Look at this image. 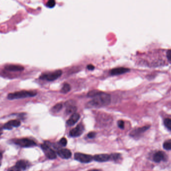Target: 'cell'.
<instances>
[{
	"mask_svg": "<svg viewBox=\"0 0 171 171\" xmlns=\"http://www.w3.org/2000/svg\"><path fill=\"white\" fill-rule=\"evenodd\" d=\"M71 90V86L68 83H65L63 85L62 88L61 89V93L66 94Z\"/></svg>",
	"mask_w": 171,
	"mask_h": 171,
	"instance_id": "cell-18",
	"label": "cell"
},
{
	"mask_svg": "<svg viewBox=\"0 0 171 171\" xmlns=\"http://www.w3.org/2000/svg\"><path fill=\"white\" fill-rule=\"evenodd\" d=\"M49 144L47 142L44 143L42 145L41 148L47 158H49V159H55L57 158V154L50 147Z\"/></svg>",
	"mask_w": 171,
	"mask_h": 171,
	"instance_id": "cell-4",
	"label": "cell"
},
{
	"mask_svg": "<svg viewBox=\"0 0 171 171\" xmlns=\"http://www.w3.org/2000/svg\"><path fill=\"white\" fill-rule=\"evenodd\" d=\"M164 124L166 128L171 131V119L169 118L165 119L164 120Z\"/></svg>",
	"mask_w": 171,
	"mask_h": 171,
	"instance_id": "cell-23",
	"label": "cell"
},
{
	"mask_svg": "<svg viewBox=\"0 0 171 171\" xmlns=\"http://www.w3.org/2000/svg\"><path fill=\"white\" fill-rule=\"evenodd\" d=\"M62 74V71L57 70L52 73L42 75L40 76V79L48 81H53L58 79Z\"/></svg>",
	"mask_w": 171,
	"mask_h": 171,
	"instance_id": "cell-5",
	"label": "cell"
},
{
	"mask_svg": "<svg viewBox=\"0 0 171 171\" xmlns=\"http://www.w3.org/2000/svg\"><path fill=\"white\" fill-rule=\"evenodd\" d=\"M69 103V104L67 105V108L66 110V113L67 114H74L75 112L76 111L77 108L75 106L73 105H71Z\"/></svg>",
	"mask_w": 171,
	"mask_h": 171,
	"instance_id": "cell-16",
	"label": "cell"
},
{
	"mask_svg": "<svg viewBox=\"0 0 171 171\" xmlns=\"http://www.w3.org/2000/svg\"><path fill=\"white\" fill-rule=\"evenodd\" d=\"M111 100V98L110 95L102 92V93L94 97L92 100L89 102L88 106L90 107L94 108L106 106L110 103Z\"/></svg>",
	"mask_w": 171,
	"mask_h": 171,
	"instance_id": "cell-1",
	"label": "cell"
},
{
	"mask_svg": "<svg viewBox=\"0 0 171 171\" xmlns=\"http://www.w3.org/2000/svg\"><path fill=\"white\" fill-rule=\"evenodd\" d=\"M57 154L61 158L65 159H68L72 156V153L70 150L67 149H62L57 152Z\"/></svg>",
	"mask_w": 171,
	"mask_h": 171,
	"instance_id": "cell-10",
	"label": "cell"
},
{
	"mask_svg": "<svg viewBox=\"0 0 171 171\" xmlns=\"http://www.w3.org/2000/svg\"><path fill=\"white\" fill-rule=\"evenodd\" d=\"M2 133H3V130L1 128V129H0V136L2 135Z\"/></svg>",
	"mask_w": 171,
	"mask_h": 171,
	"instance_id": "cell-33",
	"label": "cell"
},
{
	"mask_svg": "<svg viewBox=\"0 0 171 171\" xmlns=\"http://www.w3.org/2000/svg\"><path fill=\"white\" fill-rule=\"evenodd\" d=\"M75 159L82 163H88L93 160V157L90 155L76 153L75 154Z\"/></svg>",
	"mask_w": 171,
	"mask_h": 171,
	"instance_id": "cell-6",
	"label": "cell"
},
{
	"mask_svg": "<svg viewBox=\"0 0 171 171\" xmlns=\"http://www.w3.org/2000/svg\"><path fill=\"white\" fill-rule=\"evenodd\" d=\"M63 108V104L61 103H60L57 104H56L52 109V111L54 112H58L61 110L62 108Z\"/></svg>",
	"mask_w": 171,
	"mask_h": 171,
	"instance_id": "cell-22",
	"label": "cell"
},
{
	"mask_svg": "<svg viewBox=\"0 0 171 171\" xmlns=\"http://www.w3.org/2000/svg\"><path fill=\"white\" fill-rule=\"evenodd\" d=\"M110 160L117 162L118 160H119L121 158V155L119 153H113V154H111L110 155Z\"/></svg>",
	"mask_w": 171,
	"mask_h": 171,
	"instance_id": "cell-19",
	"label": "cell"
},
{
	"mask_svg": "<svg viewBox=\"0 0 171 171\" xmlns=\"http://www.w3.org/2000/svg\"><path fill=\"white\" fill-rule=\"evenodd\" d=\"M167 156L165 153L162 151H158L154 154L153 160L156 163H160L161 161H166L167 160Z\"/></svg>",
	"mask_w": 171,
	"mask_h": 171,
	"instance_id": "cell-8",
	"label": "cell"
},
{
	"mask_svg": "<svg viewBox=\"0 0 171 171\" xmlns=\"http://www.w3.org/2000/svg\"><path fill=\"white\" fill-rule=\"evenodd\" d=\"M163 147L165 150H171V140L165 141L163 144Z\"/></svg>",
	"mask_w": 171,
	"mask_h": 171,
	"instance_id": "cell-21",
	"label": "cell"
},
{
	"mask_svg": "<svg viewBox=\"0 0 171 171\" xmlns=\"http://www.w3.org/2000/svg\"><path fill=\"white\" fill-rule=\"evenodd\" d=\"M80 115L77 113L72 114L70 118L67 122V124L68 126H72L74 125L80 119Z\"/></svg>",
	"mask_w": 171,
	"mask_h": 171,
	"instance_id": "cell-15",
	"label": "cell"
},
{
	"mask_svg": "<svg viewBox=\"0 0 171 171\" xmlns=\"http://www.w3.org/2000/svg\"><path fill=\"white\" fill-rule=\"evenodd\" d=\"M21 125V122L18 120H13L7 122L3 126V129L5 130H12L13 128H17Z\"/></svg>",
	"mask_w": 171,
	"mask_h": 171,
	"instance_id": "cell-9",
	"label": "cell"
},
{
	"mask_svg": "<svg viewBox=\"0 0 171 171\" xmlns=\"http://www.w3.org/2000/svg\"><path fill=\"white\" fill-rule=\"evenodd\" d=\"M8 171H21V169L18 167L17 166H15L11 168Z\"/></svg>",
	"mask_w": 171,
	"mask_h": 171,
	"instance_id": "cell-28",
	"label": "cell"
},
{
	"mask_svg": "<svg viewBox=\"0 0 171 171\" xmlns=\"http://www.w3.org/2000/svg\"><path fill=\"white\" fill-rule=\"evenodd\" d=\"M167 56L168 59V60L171 62V50H169L167 52Z\"/></svg>",
	"mask_w": 171,
	"mask_h": 171,
	"instance_id": "cell-29",
	"label": "cell"
},
{
	"mask_svg": "<svg viewBox=\"0 0 171 171\" xmlns=\"http://www.w3.org/2000/svg\"><path fill=\"white\" fill-rule=\"evenodd\" d=\"M130 71V69L128 68L119 67V68H115L111 71V74L112 75H119L123 74L124 73H127Z\"/></svg>",
	"mask_w": 171,
	"mask_h": 171,
	"instance_id": "cell-14",
	"label": "cell"
},
{
	"mask_svg": "<svg viewBox=\"0 0 171 171\" xmlns=\"http://www.w3.org/2000/svg\"><path fill=\"white\" fill-rule=\"evenodd\" d=\"M56 5L55 0H49L46 4V6L48 8H53Z\"/></svg>",
	"mask_w": 171,
	"mask_h": 171,
	"instance_id": "cell-24",
	"label": "cell"
},
{
	"mask_svg": "<svg viewBox=\"0 0 171 171\" xmlns=\"http://www.w3.org/2000/svg\"><path fill=\"white\" fill-rule=\"evenodd\" d=\"M101 93H102V92L99 91H92L90 92L88 94V97L94 98V97H96L97 96L99 95Z\"/></svg>",
	"mask_w": 171,
	"mask_h": 171,
	"instance_id": "cell-20",
	"label": "cell"
},
{
	"mask_svg": "<svg viewBox=\"0 0 171 171\" xmlns=\"http://www.w3.org/2000/svg\"><path fill=\"white\" fill-rule=\"evenodd\" d=\"M87 68L89 70H93L95 69V67L93 65H88Z\"/></svg>",
	"mask_w": 171,
	"mask_h": 171,
	"instance_id": "cell-30",
	"label": "cell"
},
{
	"mask_svg": "<svg viewBox=\"0 0 171 171\" xmlns=\"http://www.w3.org/2000/svg\"><path fill=\"white\" fill-rule=\"evenodd\" d=\"M16 166L21 170H25L27 167V163L24 160H20L17 162Z\"/></svg>",
	"mask_w": 171,
	"mask_h": 171,
	"instance_id": "cell-17",
	"label": "cell"
},
{
	"mask_svg": "<svg viewBox=\"0 0 171 171\" xmlns=\"http://www.w3.org/2000/svg\"><path fill=\"white\" fill-rule=\"evenodd\" d=\"M0 166H1V163H0Z\"/></svg>",
	"mask_w": 171,
	"mask_h": 171,
	"instance_id": "cell-34",
	"label": "cell"
},
{
	"mask_svg": "<svg viewBox=\"0 0 171 171\" xmlns=\"http://www.w3.org/2000/svg\"><path fill=\"white\" fill-rule=\"evenodd\" d=\"M3 158V155H2V152L0 150V161Z\"/></svg>",
	"mask_w": 171,
	"mask_h": 171,
	"instance_id": "cell-31",
	"label": "cell"
},
{
	"mask_svg": "<svg viewBox=\"0 0 171 171\" xmlns=\"http://www.w3.org/2000/svg\"><path fill=\"white\" fill-rule=\"evenodd\" d=\"M59 143L63 147H65L67 146V140L66 138H62L59 141Z\"/></svg>",
	"mask_w": 171,
	"mask_h": 171,
	"instance_id": "cell-25",
	"label": "cell"
},
{
	"mask_svg": "<svg viewBox=\"0 0 171 171\" xmlns=\"http://www.w3.org/2000/svg\"><path fill=\"white\" fill-rule=\"evenodd\" d=\"M88 171H102L101 170H99V169H92V170H89Z\"/></svg>",
	"mask_w": 171,
	"mask_h": 171,
	"instance_id": "cell-32",
	"label": "cell"
},
{
	"mask_svg": "<svg viewBox=\"0 0 171 171\" xmlns=\"http://www.w3.org/2000/svg\"><path fill=\"white\" fill-rule=\"evenodd\" d=\"M37 95V92L31 91H21L14 93H10L7 96V98L10 100L26 98L28 97H34Z\"/></svg>",
	"mask_w": 171,
	"mask_h": 171,
	"instance_id": "cell-2",
	"label": "cell"
},
{
	"mask_svg": "<svg viewBox=\"0 0 171 171\" xmlns=\"http://www.w3.org/2000/svg\"><path fill=\"white\" fill-rule=\"evenodd\" d=\"M118 125L120 128H121V129H124V127H125V123H124V122L123 121L120 120V121H118Z\"/></svg>",
	"mask_w": 171,
	"mask_h": 171,
	"instance_id": "cell-26",
	"label": "cell"
},
{
	"mask_svg": "<svg viewBox=\"0 0 171 171\" xmlns=\"http://www.w3.org/2000/svg\"><path fill=\"white\" fill-rule=\"evenodd\" d=\"M150 128L149 126H146L142 128H139L138 129H135L130 133V136L132 137H139L141 135L142 133L147 131Z\"/></svg>",
	"mask_w": 171,
	"mask_h": 171,
	"instance_id": "cell-11",
	"label": "cell"
},
{
	"mask_svg": "<svg viewBox=\"0 0 171 171\" xmlns=\"http://www.w3.org/2000/svg\"><path fill=\"white\" fill-rule=\"evenodd\" d=\"M6 70L11 72H19L24 70V67L20 65H8L5 67Z\"/></svg>",
	"mask_w": 171,
	"mask_h": 171,
	"instance_id": "cell-13",
	"label": "cell"
},
{
	"mask_svg": "<svg viewBox=\"0 0 171 171\" xmlns=\"http://www.w3.org/2000/svg\"><path fill=\"white\" fill-rule=\"evenodd\" d=\"M96 135V133L95 132H91L88 133L87 136L88 137L90 138V139H93V138L95 137Z\"/></svg>",
	"mask_w": 171,
	"mask_h": 171,
	"instance_id": "cell-27",
	"label": "cell"
},
{
	"mask_svg": "<svg viewBox=\"0 0 171 171\" xmlns=\"http://www.w3.org/2000/svg\"><path fill=\"white\" fill-rule=\"evenodd\" d=\"M13 142L15 144L17 145L22 148L33 147L37 145L36 143L33 140L27 138L15 139L14 140Z\"/></svg>",
	"mask_w": 171,
	"mask_h": 171,
	"instance_id": "cell-3",
	"label": "cell"
},
{
	"mask_svg": "<svg viewBox=\"0 0 171 171\" xmlns=\"http://www.w3.org/2000/svg\"><path fill=\"white\" fill-rule=\"evenodd\" d=\"M84 131V127L82 124H79L76 128L72 129L70 132V136L72 137H79Z\"/></svg>",
	"mask_w": 171,
	"mask_h": 171,
	"instance_id": "cell-7",
	"label": "cell"
},
{
	"mask_svg": "<svg viewBox=\"0 0 171 171\" xmlns=\"http://www.w3.org/2000/svg\"><path fill=\"white\" fill-rule=\"evenodd\" d=\"M110 157L108 154H98L93 157L94 160L99 162H107L108 161L110 160Z\"/></svg>",
	"mask_w": 171,
	"mask_h": 171,
	"instance_id": "cell-12",
	"label": "cell"
}]
</instances>
